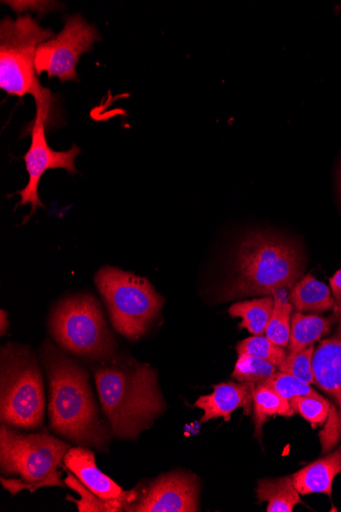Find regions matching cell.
<instances>
[{
  "label": "cell",
  "mask_w": 341,
  "mask_h": 512,
  "mask_svg": "<svg viewBox=\"0 0 341 512\" xmlns=\"http://www.w3.org/2000/svg\"><path fill=\"white\" fill-rule=\"evenodd\" d=\"M41 360L52 430L76 445L108 451L113 431L96 404L87 370L51 343L44 344Z\"/></svg>",
  "instance_id": "cell-1"
},
{
  "label": "cell",
  "mask_w": 341,
  "mask_h": 512,
  "mask_svg": "<svg viewBox=\"0 0 341 512\" xmlns=\"http://www.w3.org/2000/svg\"><path fill=\"white\" fill-rule=\"evenodd\" d=\"M100 402L119 440H136L166 409L157 371L149 364L107 360L94 369Z\"/></svg>",
  "instance_id": "cell-2"
},
{
  "label": "cell",
  "mask_w": 341,
  "mask_h": 512,
  "mask_svg": "<svg viewBox=\"0 0 341 512\" xmlns=\"http://www.w3.org/2000/svg\"><path fill=\"white\" fill-rule=\"evenodd\" d=\"M305 260L299 246L271 232H254L237 248L235 278L223 300L270 296L300 281Z\"/></svg>",
  "instance_id": "cell-3"
},
{
  "label": "cell",
  "mask_w": 341,
  "mask_h": 512,
  "mask_svg": "<svg viewBox=\"0 0 341 512\" xmlns=\"http://www.w3.org/2000/svg\"><path fill=\"white\" fill-rule=\"evenodd\" d=\"M54 31L39 25L30 15L0 23V88L8 95L23 99L30 95L36 102V117L45 127L55 126L58 118V98L44 88L35 69L38 46L53 38Z\"/></svg>",
  "instance_id": "cell-4"
},
{
  "label": "cell",
  "mask_w": 341,
  "mask_h": 512,
  "mask_svg": "<svg viewBox=\"0 0 341 512\" xmlns=\"http://www.w3.org/2000/svg\"><path fill=\"white\" fill-rule=\"evenodd\" d=\"M71 446L46 433L27 434L2 425L0 472L2 484L13 496L44 487H65L59 469Z\"/></svg>",
  "instance_id": "cell-5"
},
{
  "label": "cell",
  "mask_w": 341,
  "mask_h": 512,
  "mask_svg": "<svg viewBox=\"0 0 341 512\" xmlns=\"http://www.w3.org/2000/svg\"><path fill=\"white\" fill-rule=\"evenodd\" d=\"M0 420L18 430L43 425L45 393L41 370L31 351L15 344L2 348L0 360Z\"/></svg>",
  "instance_id": "cell-6"
},
{
  "label": "cell",
  "mask_w": 341,
  "mask_h": 512,
  "mask_svg": "<svg viewBox=\"0 0 341 512\" xmlns=\"http://www.w3.org/2000/svg\"><path fill=\"white\" fill-rule=\"evenodd\" d=\"M94 281L119 334L134 341L148 332L164 304L148 279L106 266L97 271Z\"/></svg>",
  "instance_id": "cell-7"
},
{
  "label": "cell",
  "mask_w": 341,
  "mask_h": 512,
  "mask_svg": "<svg viewBox=\"0 0 341 512\" xmlns=\"http://www.w3.org/2000/svg\"><path fill=\"white\" fill-rule=\"evenodd\" d=\"M50 327L56 342L74 355L100 362L115 355L116 342L101 304L90 295L61 301L52 313Z\"/></svg>",
  "instance_id": "cell-8"
},
{
  "label": "cell",
  "mask_w": 341,
  "mask_h": 512,
  "mask_svg": "<svg viewBox=\"0 0 341 512\" xmlns=\"http://www.w3.org/2000/svg\"><path fill=\"white\" fill-rule=\"evenodd\" d=\"M94 26L80 15L69 17L64 29L43 43L35 54V69L38 76L46 72L48 77H58L61 82L79 81L76 72L81 57L101 40Z\"/></svg>",
  "instance_id": "cell-9"
},
{
  "label": "cell",
  "mask_w": 341,
  "mask_h": 512,
  "mask_svg": "<svg viewBox=\"0 0 341 512\" xmlns=\"http://www.w3.org/2000/svg\"><path fill=\"white\" fill-rule=\"evenodd\" d=\"M335 310L336 332L315 347L313 356L315 384L332 400L328 420L320 433L323 453L329 452L341 439V304Z\"/></svg>",
  "instance_id": "cell-10"
},
{
  "label": "cell",
  "mask_w": 341,
  "mask_h": 512,
  "mask_svg": "<svg viewBox=\"0 0 341 512\" xmlns=\"http://www.w3.org/2000/svg\"><path fill=\"white\" fill-rule=\"evenodd\" d=\"M31 126L32 142L23 158L29 174V181L25 189L16 193V195L21 196V202L17 207L31 205V213L24 223L36 213L38 207L44 208L38 194L39 183L44 173L52 169H64L70 174H76L75 160L81 154L77 146H73L72 149L64 152L54 151L48 146L45 125L41 118H35Z\"/></svg>",
  "instance_id": "cell-11"
},
{
  "label": "cell",
  "mask_w": 341,
  "mask_h": 512,
  "mask_svg": "<svg viewBox=\"0 0 341 512\" xmlns=\"http://www.w3.org/2000/svg\"><path fill=\"white\" fill-rule=\"evenodd\" d=\"M200 486L196 477L174 472L152 482L128 505L129 512H196L199 511Z\"/></svg>",
  "instance_id": "cell-12"
},
{
  "label": "cell",
  "mask_w": 341,
  "mask_h": 512,
  "mask_svg": "<svg viewBox=\"0 0 341 512\" xmlns=\"http://www.w3.org/2000/svg\"><path fill=\"white\" fill-rule=\"evenodd\" d=\"M64 465L92 493L117 505L122 511L139 495L137 489L124 491L105 475L97 467L94 453L87 447H71L64 458Z\"/></svg>",
  "instance_id": "cell-13"
},
{
  "label": "cell",
  "mask_w": 341,
  "mask_h": 512,
  "mask_svg": "<svg viewBox=\"0 0 341 512\" xmlns=\"http://www.w3.org/2000/svg\"><path fill=\"white\" fill-rule=\"evenodd\" d=\"M254 386L245 383L227 382L214 386L211 395L202 396L194 404L205 413L201 422L208 423L223 417L225 422L230 421V415L238 408L250 415L254 399Z\"/></svg>",
  "instance_id": "cell-14"
},
{
  "label": "cell",
  "mask_w": 341,
  "mask_h": 512,
  "mask_svg": "<svg viewBox=\"0 0 341 512\" xmlns=\"http://www.w3.org/2000/svg\"><path fill=\"white\" fill-rule=\"evenodd\" d=\"M337 475H341V446L310 463L291 478L302 495L323 493L330 497L333 481Z\"/></svg>",
  "instance_id": "cell-15"
},
{
  "label": "cell",
  "mask_w": 341,
  "mask_h": 512,
  "mask_svg": "<svg viewBox=\"0 0 341 512\" xmlns=\"http://www.w3.org/2000/svg\"><path fill=\"white\" fill-rule=\"evenodd\" d=\"M334 311V315L330 317L307 315L299 311L292 315L289 353L302 351L326 336L330 332L332 324L338 321V313L336 310Z\"/></svg>",
  "instance_id": "cell-16"
},
{
  "label": "cell",
  "mask_w": 341,
  "mask_h": 512,
  "mask_svg": "<svg viewBox=\"0 0 341 512\" xmlns=\"http://www.w3.org/2000/svg\"><path fill=\"white\" fill-rule=\"evenodd\" d=\"M288 299L299 312L323 313L338 306L329 288L312 274L300 279L291 289Z\"/></svg>",
  "instance_id": "cell-17"
},
{
  "label": "cell",
  "mask_w": 341,
  "mask_h": 512,
  "mask_svg": "<svg viewBox=\"0 0 341 512\" xmlns=\"http://www.w3.org/2000/svg\"><path fill=\"white\" fill-rule=\"evenodd\" d=\"M257 496L260 503L268 502V512H291L303 503L291 477L260 480Z\"/></svg>",
  "instance_id": "cell-18"
},
{
  "label": "cell",
  "mask_w": 341,
  "mask_h": 512,
  "mask_svg": "<svg viewBox=\"0 0 341 512\" xmlns=\"http://www.w3.org/2000/svg\"><path fill=\"white\" fill-rule=\"evenodd\" d=\"M273 306V297L267 296L235 303L228 313L231 317L241 318L239 329H246L254 336H262L266 333Z\"/></svg>",
  "instance_id": "cell-19"
},
{
  "label": "cell",
  "mask_w": 341,
  "mask_h": 512,
  "mask_svg": "<svg viewBox=\"0 0 341 512\" xmlns=\"http://www.w3.org/2000/svg\"><path fill=\"white\" fill-rule=\"evenodd\" d=\"M253 405L255 436L260 440L262 438V428L269 417L275 415L292 416L289 402L266 385H259L255 388Z\"/></svg>",
  "instance_id": "cell-20"
},
{
  "label": "cell",
  "mask_w": 341,
  "mask_h": 512,
  "mask_svg": "<svg viewBox=\"0 0 341 512\" xmlns=\"http://www.w3.org/2000/svg\"><path fill=\"white\" fill-rule=\"evenodd\" d=\"M272 296L274 306L265 334L274 344L285 348L290 340L292 304L284 290H279Z\"/></svg>",
  "instance_id": "cell-21"
},
{
  "label": "cell",
  "mask_w": 341,
  "mask_h": 512,
  "mask_svg": "<svg viewBox=\"0 0 341 512\" xmlns=\"http://www.w3.org/2000/svg\"><path fill=\"white\" fill-rule=\"evenodd\" d=\"M277 372L276 366L269 361L250 355H238L231 377L239 383L257 387L271 380Z\"/></svg>",
  "instance_id": "cell-22"
},
{
  "label": "cell",
  "mask_w": 341,
  "mask_h": 512,
  "mask_svg": "<svg viewBox=\"0 0 341 512\" xmlns=\"http://www.w3.org/2000/svg\"><path fill=\"white\" fill-rule=\"evenodd\" d=\"M314 351L315 345H312L302 351L289 353L278 366L279 371L295 377L305 384H315L313 369Z\"/></svg>",
  "instance_id": "cell-23"
},
{
  "label": "cell",
  "mask_w": 341,
  "mask_h": 512,
  "mask_svg": "<svg viewBox=\"0 0 341 512\" xmlns=\"http://www.w3.org/2000/svg\"><path fill=\"white\" fill-rule=\"evenodd\" d=\"M289 404L292 415L300 413L314 429L328 420L331 402L325 397H296L290 400Z\"/></svg>",
  "instance_id": "cell-24"
},
{
  "label": "cell",
  "mask_w": 341,
  "mask_h": 512,
  "mask_svg": "<svg viewBox=\"0 0 341 512\" xmlns=\"http://www.w3.org/2000/svg\"><path fill=\"white\" fill-rule=\"evenodd\" d=\"M65 485L80 495V500L70 496L67 499L75 503L79 512H119L117 505L110 503L92 493L71 472L65 479Z\"/></svg>",
  "instance_id": "cell-25"
},
{
  "label": "cell",
  "mask_w": 341,
  "mask_h": 512,
  "mask_svg": "<svg viewBox=\"0 0 341 512\" xmlns=\"http://www.w3.org/2000/svg\"><path fill=\"white\" fill-rule=\"evenodd\" d=\"M236 352L238 355H250L269 361L275 366H279L286 357L283 348L263 336H254L239 342Z\"/></svg>",
  "instance_id": "cell-26"
},
{
  "label": "cell",
  "mask_w": 341,
  "mask_h": 512,
  "mask_svg": "<svg viewBox=\"0 0 341 512\" xmlns=\"http://www.w3.org/2000/svg\"><path fill=\"white\" fill-rule=\"evenodd\" d=\"M278 393L283 399L288 402L296 397L310 396L322 398L309 384H305L295 377H292L283 372L278 371L277 374L265 384Z\"/></svg>",
  "instance_id": "cell-27"
},
{
  "label": "cell",
  "mask_w": 341,
  "mask_h": 512,
  "mask_svg": "<svg viewBox=\"0 0 341 512\" xmlns=\"http://www.w3.org/2000/svg\"><path fill=\"white\" fill-rule=\"evenodd\" d=\"M330 287L333 298L337 304H341V269L330 278Z\"/></svg>",
  "instance_id": "cell-28"
},
{
  "label": "cell",
  "mask_w": 341,
  "mask_h": 512,
  "mask_svg": "<svg viewBox=\"0 0 341 512\" xmlns=\"http://www.w3.org/2000/svg\"><path fill=\"white\" fill-rule=\"evenodd\" d=\"M9 329L8 313L4 310L0 312V334L4 336Z\"/></svg>",
  "instance_id": "cell-29"
},
{
  "label": "cell",
  "mask_w": 341,
  "mask_h": 512,
  "mask_svg": "<svg viewBox=\"0 0 341 512\" xmlns=\"http://www.w3.org/2000/svg\"><path fill=\"white\" fill-rule=\"evenodd\" d=\"M338 185H339V192L341 195V168H340L339 175H338Z\"/></svg>",
  "instance_id": "cell-30"
}]
</instances>
